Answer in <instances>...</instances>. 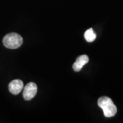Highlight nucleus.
<instances>
[{
  "label": "nucleus",
  "instance_id": "20e7f679",
  "mask_svg": "<svg viewBox=\"0 0 123 123\" xmlns=\"http://www.w3.org/2000/svg\"><path fill=\"white\" fill-rule=\"evenodd\" d=\"M8 88L10 93L17 95L22 91L23 88V83L21 79H14L9 84Z\"/></svg>",
  "mask_w": 123,
  "mask_h": 123
},
{
  "label": "nucleus",
  "instance_id": "f03ea898",
  "mask_svg": "<svg viewBox=\"0 0 123 123\" xmlns=\"http://www.w3.org/2000/svg\"><path fill=\"white\" fill-rule=\"evenodd\" d=\"M3 44L6 47L11 49L18 48L23 44L21 36L17 33H10L6 35L3 39Z\"/></svg>",
  "mask_w": 123,
  "mask_h": 123
},
{
  "label": "nucleus",
  "instance_id": "f257e3e1",
  "mask_svg": "<svg viewBox=\"0 0 123 123\" xmlns=\"http://www.w3.org/2000/svg\"><path fill=\"white\" fill-rule=\"evenodd\" d=\"M98 105L103 111L107 118L114 116L117 112V108L112 100L107 97H102L98 100Z\"/></svg>",
  "mask_w": 123,
  "mask_h": 123
},
{
  "label": "nucleus",
  "instance_id": "39448f33",
  "mask_svg": "<svg viewBox=\"0 0 123 123\" xmlns=\"http://www.w3.org/2000/svg\"><path fill=\"white\" fill-rule=\"evenodd\" d=\"M89 61V57L87 55H82L77 58L76 62L73 64V68L76 72L81 70L83 66L86 64Z\"/></svg>",
  "mask_w": 123,
  "mask_h": 123
},
{
  "label": "nucleus",
  "instance_id": "7ed1b4c3",
  "mask_svg": "<svg viewBox=\"0 0 123 123\" xmlns=\"http://www.w3.org/2000/svg\"><path fill=\"white\" fill-rule=\"evenodd\" d=\"M37 86L36 84L33 82H30L25 86L23 89V97L25 100L30 101L32 99L35 97L37 93Z\"/></svg>",
  "mask_w": 123,
  "mask_h": 123
},
{
  "label": "nucleus",
  "instance_id": "423d86ee",
  "mask_svg": "<svg viewBox=\"0 0 123 123\" xmlns=\"http://www.w3.org/2000/svg\"><path fill=\"white\" fill-rule=\"evenodd\" d=\"M97 35L94 33V30L92 28L88 29V30L86 31L85 34H84V38L86 40V41H88L89 43H92L94 40L96 39Z\"/></svg>",
  "mask_w": 123,
  "mask_h": 123
}]
</instances>
